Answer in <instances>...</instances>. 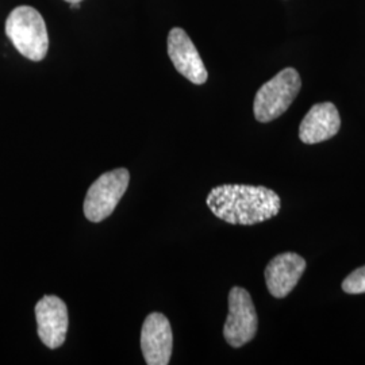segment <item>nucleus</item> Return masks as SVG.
I'll list each match as a JSON object with an SVG mask.
<instances>
[{"instance_id":"obj_1","label":"nucleus","mask_w":365,"mask_h":365,"mask_svg":"<svg viewBox=\"0 0 365 365\" xmlns=\"http://www.w3.org/2000/svg\"><path fill=\"white\" fill-rule=\"evenodd\" d=\"M211 212L232 225L250 226L268 221L280 211L279 195L262 185L223 184L212 188L206 199Z\"/></svg>"},{"instance_id":"obj_2","label":"nucleus","mask_w":365,"mask_h":365,"mask_svg":"<svg viewBox=\"0 0 365 365\" xmlns=\"http://www.w3.org/2000/svg\"><path fill=\"white\" fill-rule=\"evenodd\" d=\"M6 36L14 48L31 61H41L49 51V34L42 15L30 6L14 9L6 19Z\"/></svg>"},{"instance_id":"obj_3","label":"nucleus","mask_w":365,"mask_h":365,"mask_svg":"<svg viewBox=\"0 0 365 365\" xmlns=\"http://www.w3.org/2000/svg\"><path fill=\"white\" fill-rule=\"evenodd\" d=\"M302 87L299 73L294 68L280 71L274 78L267 81L255 96L253 113L261 123H268L283 115Z\"/></svg>"},{"instance_id":"obj_4","label":"nucleus","mask_w":365,"mask_h":365,"mask_svg":"<svg viewBox=\"0 0 365 365\" xmlns=\"http://www.w3.org/2000/svg\"><path fill=\"white\" fill-rule=\"evenodd\" d=\"M130 182V173L125 168L106 172L88 188L84 200V215L98 223L108 218L115 210Z\"/></svg>"},{"instance_id":"obj_5","label":"nucleus","mask_w":365,"mask_h":365,"mask_svg":"<svg viewBox=\"0 0 365 365\" xmlns=\"http://www.w3.org/2000/svg\"><path fill=\"white\" fill-rule=\"evenodd\" d=\"M257 313L245 288L233 287L229 294V314L223 327V337L233 348H241L257 333Z\"/></svg>"},{"instance_id":"obj_6","label":"nucleus","mask_w":365,"mask_h":365,"mask_svg":"<svg viewBox=\"0 0 365 365\" xmlns=\"http://www.w3.org/2000/svg\"><path fill=\"white\" fill-rule=\"evenodd\" d=\"M167 49L172 64L182 76L196 86H202L207 81V69L194 42L182 29L173 27L170 30L167 39Z\"/></svg>"},{"instance_id":"obj_7","label":"nucleus","mask_w":365,"mask_h":365,"mask_svg":"<svg viewBox=\"0 0 365 365\" xmlns=\"http://www.w3.org/2000/svg\"><path fill=\"white\" fill-rule=\"evenodd\" d=\"M173 334L168 318L161 313L149 314L141 329V351L148 365L170 364Z\"/></svg>"},{"instance_id":"obj_8","label":"nucleus","mask_w":365,"mask_h":365,"mask_svg":"<svg viewBox=\"0 0 365 365\" xmlns=\"http://www.w3.org/2000/svg\"><path fill=\"white\" fill-rule=\"evenodd\" d=\"M38 336L49 349L60 348L68 331V309L66 302L54 295H45L36 304Z\"/></svg>"},{"instance_id":"obj_9","label":"nucleus","mask_w":365,"mask_h":365,"mask_svg":"<svg viewBox=\"0 0 365 365\" xmlns=\"http://www.w3.org/2000/svg\"><path fill=\"white\" fill-rule=\"evenodd\" d=\"M306 265V260L292 252L282 253L269 261L264 274L271 295L277 299L286 298L297 287Z\"/></svg>"},{"instance_id":"obj_10","label":"nucleus","mask_w":365,"mask_h":365,"mask_svg":"<svg viewBox=\"0 0 365 365\" xmlns=\"http://www.w3.org/2000/svg\"><path fill=\"white\" fill-rule=\"evenodd\" d=\"M341 128L337 107L330 103L314 105L303 118L299 126V138L303 144H319L333 138Z\"/></svg>"},{"instance_id":"obj_11","label":"nucleus","mask_w":365,"mask_h":365,"mask_svg":"<svg viewBox=\"0 0 365 365\" xmlns=\"http://www.w3.org/2000/svg\"><path fill=\"white\" fill-rule=\"evenodd\" d=\"M342 289L344 292L351 295L365 294V265L353 271L352 274L342 282Z\"/></svg>"},{"instance_id":"obj_12","label":"nucleus","mask_w":365,"mask_h":365,"mask_svg":"<svg viewBox=\"0 0 365 365\" xmlns=\"http://www.w3.org/2000/svg\"><path fill=\"white\" fill-rule=\"evenodd\" d=\"M66 1L69 3V4H81L83 0H66Z\"/></svg>"}]
</instances>
